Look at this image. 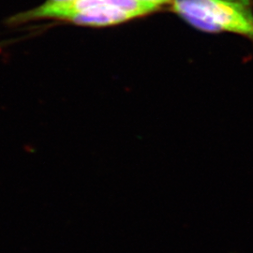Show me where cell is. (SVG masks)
<instances>
[{
	"mask_svg": "<svg viewBox=\"0 0 253 253\" xmlns=\"http://www.w3.org/2000/svg\"><path fill=\"white\" fill-rule=\"evenodd\" d=\"M172 10L201 31L230 32L253 42V0H172Z\"/></svg>",
	"mask_w": 253,
	"mask_h": 253,
	"instance_id": "cell-1",
	"label": "cell"
},
{
	"mask_svg": "<svg viewBox=\"0 0 253 253\" xmlns=\"http://www.w3.org/2000/svg\"><path fill=\"white\" fill-rule=\"evenodd\" d=\"M99 5H110L126 10L135 18L145 16L161 9L160 6L141 2L138 0H73L61 4H49L44 2L35 9L17 13L7 20V25L18 27L21 25L40 20L65 21L68 16L82 9Z\"/></svg>",
	"mask_w": 253,
	"mask_h": 253,
	"instance_id": "cell-2",
	"label": "cell"
},
{
	"mask_svg": "<svg viewBox=\"0 0 253 253\" xmlns=\"http://www.w3.org/2000/svg\"><path fill=\"white\" fill-rule=\"evenodd\" d=\"M138 1H141V2H145V3H150V4H154V5H157V6H160L162 7L164 4H167L169 2H171L172 0H138Z\"/></svg>",
	"mask_w": 253,
	"mask_h": 253,
	"instance_id": "cell-3",
	"label": "cell"
},
{
	"mask_svg": "<svg viewBox=\"0 0 253 253\" xmlns=\"http://www.w3.org/2000/svg\"><path fill=\"white\" fill-rule=\"evenodd\" d=\"M73 0H46V3L49 4H61V3H66V2H71Z\"/></svg>",
	"mask_w": 253,
	"mask_h": 253,
	"instance_id": "cell-4",
	"label": "cell"
}]
</instances>
